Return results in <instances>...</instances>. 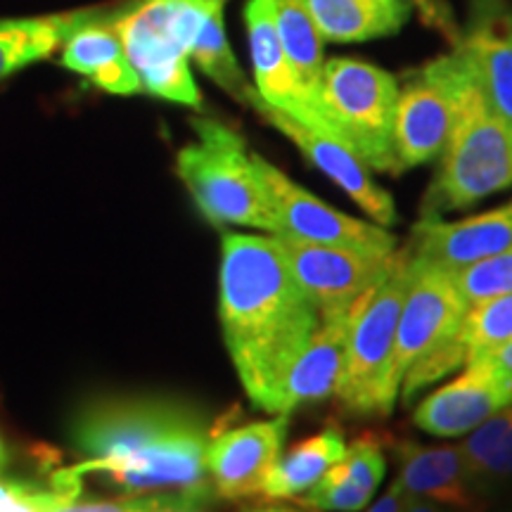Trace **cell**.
I'll return each instance as SVG.
<instances>
[{"mask_svg": "<svg viewBox=\"0 0 512 512\" xmlns=\"http://www.w3.org/2000/svg\"><path fill=\"white\" fill-rule=\"evenodd\" d=\"M219 313L230 361L249 401L273 413L287 370L320 323L316 304L294 280L275 235L223 233Z\"/></svg>", "mask_w": 512, "mask_h": 512, "instance_id": "1", "label": "cell"}, {"mask_svg": "<svg viewBox=\"0 0 512 512\" xmlns=\"http://www.w3.org/2000/svg\"><path fill=\"white\" fill-rule=\"evenodd\" d=\"M207 420L183 403L114 399L76 415L72 444L83 463L69 477L88 472L128 494L183 496L202 508L216 494L207 472Z\"/></svg>", "mask_w": 512, "mask_h": 512, "instance_id": "2", "label": "cell"}, {"mask_svg": "<svg viewBox=\"0 0 512 512\" xmlns=\"http://www.w3.org/2000/svg\"><path fill=\"white\" fill-rule=\"evenodd\" d=\"M197 143L178 152L176 171L202 216L214 226H247L278 235V219L268 190L233 128L209 117H195Z\"/></svg>", "mask_w": 512, "mask_h": 512, "instance_id": "3", "label": "cell"}, {"mask_svg": "<svg viewBox=\"0 0 512 512\" xmlns=\"http://www.w3.org/2000/svg\"><path fill=\"white\" fill-rule=\"evenodd\" d=\"M219 5L223 0H138L112 19L145 93L202 107L190 53L209 12Z\"/></svg>", "mask_w": 512, "mask_h": 512, "instance_id": "4", "label": "cell"}, {"mask_svg": "<svg viewBox=\"0 0 512 512\" xmlns=\"http://www.w3.org/2000/svg\"><path fill=\"white\" fill-rule=\"evenodd\" d=\"M439 159L422 216L463 211L512 188V124L486 102L475 79L460 100L456 124Z\"/></svg>", "mask_w": 512, "mask_h": 512, "instance_id": "5", "label": "cell"}, {"mask_svg": "<svg viewBox=\"0 0 512 512\" xmlns=\"http://www.w3.org/2000/svg\"><path fill=\"white\" fill-rule=\"evenodd\" d=\"M413 280V249L396 252V261L375 287L349 311L347 358L335 396L358 415H389L399 394L389 387L396 330Z\"/></svg>", "mask_w": 512, "mask_h": 512, "instance_id": "6", "label": "cell"}, {"mask_svg": "<svg viewBox=\"0 0 512 512\" xmlns=\"http://www.w3.org/2000/svg\"><path fill=\"white\" fill-rule=\"evenodd\" d=\"M323 110L332 133L354 147L368 169L399 176L394 150L399 81L377 64L332 57L323 67Z\"/></svg>", "mask_w": 512, "mask_h": 512, "instance_id": "7", "label": "cell"}, {"mask_svg": "<svg viewBox=\"0 0 512 512\" xmlns=\"http://www.w3.org/2000/svg\"><path fill=\"white\" fill-rule=\"evenodd\" d=\"M472 79L475 74L458 48L422 64L399 86L394 150L401 174L441 157Z\"/></svg>", "mask_w": 512, "mask_h": 512, "instance_id": "8", "label": "cell"}, {"mask_svg": "<svg viewBox=\"0 0 512 512\" xmlns=\"http://www.w3.org/2000/svg\"><path fill=\"white\" fill-rule=\"evenodd\" d=\"M299 287L316 304L320 318L349 313L358 299L392 271L396 252L313 245L275 235Z\"/></svg>", "mask_w": 512, "mask_h": 512, "instance_id": "9", "label": "cell"}, {"mask_svg": "<svg viewBox=\"0 0 512 512\" xmlns=\"http://www.w3.org/2000/svg\"><path fill=\"white\" fill-rule=\"evenodd\" d=\"M264 185L271 197L275 219H278V235L292 240L313 242V245L351 247L366 252H396V238L380 223H368L344 214L292 178H287L278 166L254 155Z\"/></svg>", "mask_w": 512, "mask_h": 512, "instance_id": "10", "label": "cell"}, {"mask_svg": "<svg viewBox=\"0 0 512 512\" xmlns=\"http://www.w3.org/2000/svg\"><path fill=\"white\" fill-rule=\"evenodd\" d=\"M470 306L456 285V275L413 254V280L396 330L389 387L399 394L403 375L422 354L458 335Z\"/></svg>", "mask_w": 512, "mask_h": 512, "instance_id": "11", "label": "cell"}, {"mask_svg": "<svg viewBox=\"0 0 512 512\" xmlns=\"http://www.w3.org/2000/svg\"><path fill=\"white\" fill-rule=\"evenodd\" d=\"M245 102L249 107H254V110L259 112V117L266 119L275 131H280L285 138H290L292 143L302 150V155L309 159L316 169L323 171L337 188L347 192L351 200L366 211L375 223L389 228L399 221L392 195H389L382 185H377L373 181L368 164L356 155V150L347 143V140L332 136V133L313 131V128L299 124L297 119L287 117L285 112L266 105V102L256 95L254 86L252 91L247 93Z\"/></svg>", "mask_w": 512, "mask_h": 512, "instance_id": "12", "label": "cell"}, {"mask_svg": "<svg viewBox=\"0 0 512 512\" xmlns=\"http://www.w3.org/2000/svg\"><path fill=\"white\" fill-rule=\"evenodd\" d=\"M512 403V375L489 358L465 363V370L427 399L413 413L415 427L432 437L453 439L470 434L486 418Z\"/></svg>", "mask_w": 512, "mask_h": 512, "instance_id": "13", "label": "cell"}, {"mask_svg": "<svg viewBox=\"0 0 512 512\" xmlns=\"http://www.w3.org/2000/svg\"><path fill=\"white\" fill-rule=\"evenodd\" d=\"M285 437L287 415L211 434L204 458L216 496L226 501L264 496V486L278 465Z\"/></svg>", "mask_w": 512, "mask_h": 512, "instance_id": "14", "label": "cell"}, {"mask_svg": "<svg viewBox=\"0 0 512 512\" xmlns=\"http://www.w3.org/2000/svg\"><path fill=\"white\" fill-rule=\"evenodd\" d=\"M413 240L418 259L451 273L463 271L512 247V200L460 221L422 216L413 228Z\"/></svg>", "mask_w": 512, "mask_h": 512, "instance_id": "15", "label": "cell"}, {"mask_svg": "<svg viewBox=\"0 0 512 512\" xmlns=\"http://www.w3.org/2000/svg\"><path fill=\"white\" fill-rule=\"evenodd\" d=\"M399 475L408 496L427 498L451 512H484L489 505L467 470L460 444L422 446L415 441H394Z\"/></svg>", "mask_w": 512, "mask_h": 512, "instance_id": "16", "label": "cell"}, {"mask_svg": "<svg viewBox=\"0 0 512 512\" xmlns=\"http://www.w3.org/2000/svg\"><path fill=\"white\" fill-rule=\"evenodd\" d=\"M458 48L486 102L512 124V8L508 0H472Z\"/></svg>", "mask_w": 512, "mask_h": 512, "instance_id": "17", "label": "cell"}, {"mask_svg": "<svg viewBox=\"0 0 512 512\" xmlns=\"http://www.w3.org/2000/svg\"><path fill=\"white\" fill-rule=\"evenodd\" d=\"M245 22L249 34V53H252L254 91L266 105L285 112L299 124L325 131L320 119L306 102L304 93L287 62L285 48L280 43L278 27H275V3L273 0H249L245 8Z\"/></svg>", "mask_w": 512, "mask_h": 512, "instance_id": "18", "label": "cell"}, {"mask_svg": "<svg viewBox=\"0 0 512 512\" xmlns=\"http://www.w3.org/2000/svg\"><path fill=\"white\" fill-rule=\"evenodd\" d=\"M347 335L349 313L320 318L309 344L280 384L273 415H287L306 403H318L335 396L337 384L342 380L344 358H347Z\"/></svg>", "mask_w": 512, "mask_h": 512, "instance_id": "19", "label": "cell"}, {"mask_svg": "<svg viewBox=\"0 0 512 512\" xmlns=\"http://www.w3.org/2000/svg\"><path fill=\"white\" fill-rule=\"evenodd\" d=\"M384 472L387 460L380 437L363 434L347 446L344 458L332 465L313 489L297 498V503L320 512H361L380 489Z\"/></svg>", "mask_w": 512, "mask_h": 512, "instance_id": "20", "label": "cell"}, {"mask_svg": "<svg viewBox=\"0 0 512 512\" xmlns=\"http://www.w3.org/2000/svg\"><path fill=\"white\" fill-rule=\"evenodd\" d=\"M62 67L86 76L112 95H136L143 91L136 69L128 62L126 48L112 22L93 19L62 46Z\"/></svg>", "mask_w": 512, "mask_h": 512, "instance_id": "21", "label": "cell"}, {"mask_svg": "<svg viewBox=\"0 0 512 512\" xmlns=\"http://www.w3.org/2000/svg\"><path fill=\"white\" fill-rule=\"evenodd\" d=\"M330 43H366L399 34L411 19L408 0H304Z\"/></svg>", "mask_w": 512, "mask_h": 512, "instance_id": "22", "label": "cell"}, {"mask_svg": "<svg viewBox=\"0 0 512 512\" xmlns=\"http://www.w3.org/2000/svg\"><path fill=\"white\" fill-rule=\"evenodd\" d=\"M275 3V27H278L280 43H283L287 62H290L299 91L304 93L313 114L332 133V126L323 110V36L313 22L304 0H273ZM335 136V133H332Z\"/></svg>", "mask_w": 512, "mask_h": 512, "instance_id": "23", "label": "cell"}, {"mask_svg": "<svg viewBox=\"0 0 512 512\" xmlns=\"http://www.w3.org/2000/svg\"><path fill=\"white\" fill-rule=\"evenodd\" d=\"M95 17H98V10L0 19V79L29 67V64L46 60Z\"/></svg>", "mask_w": 512, "mask_h": 512, "instance_id": "24", "label": "cell"}, {"mask_svg": "<svg viewBox=\"0 0 512 512\" xmlns=\"http://www.w3.org/2000/svg\"><path fill=\"white\" fill-rule=\"evenodd\" d=\"M344 453H347V441L339 427H328L313 434L302 444L290 448L285 456H280L264 486V496L271 501H280V498L297 501L323 479L332 465L344 458Z\"/></svg>", "mask_w": 512, "mask_h": 512, "instance_id": "25", "label": "cell"}, {"mask_svg": "<svg viewBox=\"0 0 512 512\" xmlns=\"http://www.w3.org/2000/svg\"><path fill=\"white\" fill-rule=\"evenodd\" d=\"M472 482L489 498L512 484V403L460 441Z\"/></svg>", "mask_w": 512, "mask_h": 512, "instance_id": "26", "label": "cell"}, {"mask_svg": "<svg viewBox=\"0 0 512 512\" xmlns=\"http://www.w3.org/2000/svg\"><path fill=\"white\" fill-rule=\"evenodd\" d=\"M190 60L209 76L216 86L228 91L233 98L245 102L247 93L252 91L245 74H242L238 57L230 48L226 27H223V5L209 12L207 22L202 24L200 36H197L195 46H192Z\"/></svg>", "mask_w": 512, "mask_h": 512, "instance_id": "27", "label": "cell"}, {"mask_svg": "<svg viewBox=\"0 0 512 512\" xmlns=\"http://www.w3.org/2000/svg\"><path fill=\"white\" fill-rule=\"evenodd\" d=\"M460 339L467 349V361H477L512 339V292L484 299L467 309Z\"/></svg>", "mask_w": 512, "mask_h": 512, "instance_id": "28", "label": "cell"}, {"mask_svg": "<svg viewBox=\"0 0 512 512\" xmlns=\"http://www.w3.org/2000/svg\"><path fill=\"white\" fill-rule=\"evenodd\" d=\"M79 498V479L55 475L53 486L0 475V512H55Z\"/></svg>", "mask_w": 512, "mask_h": 512, "instance_id": "29", "label": "cell"}, {"mask_svg": "<svg viewBox=\"0 0 512 512\" xmlns=\"http://www.w3.org/2000/svg\"><path fill=\"white\" fill-rule=\"evenodd\" d=\"M456 275V285L463 294L465 304H479L484 299L501 297L512 292V247L505 252L477 261Z\"/></svg>", "mask_w": 512, "mask_h": 512, "instance_id": "30", "label": "cell"}, {"mask_svg": "<svg viewBox=\"0 0 512 512\" xmlns=\"http://www.w3.org/2000/svg\"><path fill=\"white\" fill-rule=\"evenodd\" d=\"M195 512L197 508L188 498L169 496V494H140L131 498H119V501H69L55 512Z\"/></svg>", "mask_w": 512, "mask_h": 512, "instance_id": "31", "label": "cell"}, {"mask_svg": "<svg viewBox=\"0 0 512 512\" xmlns=\"http://www.w3.org/2000/svg\"><path fill=\"white\" fill-rule=\"evenodd\" d=\"M406 501H408L406 489H403V484L399 482V479H394V482L389 484V489L384 491V494L377 498V501L370 505L366 512H403V508H406Z\"/></svg>", "mask_w": 512, "mask_h": 512, "instance_id": "32", "label": "cell"}, {"mask_svg": "<svg viewBox=\"0 0 512 512\" xmlns=\"http://www.w3.org/2000/svg\"><path fill=\"white\" fill-rule=\"evenodd\" d=\"M482 358H489V361L494 363V366H498L501 370H505V373L512 375V339H510V342L501 344V347H498V349L489 351V354L482 356Z\"/></svg>", "mask_w": 512, "mask_h": 512, "instance_id": "33", "label": "cell"}, {"mask_svg": "<svg viewBox=\"0 0 512 512\" xmlns=\"http://www.w3.org/2000/svg\"><path fill=\"white\" fill-rule=\"evenodd\" d=\"M403 512H451V510H446L444 505H439V503L427 501V498L408 496L406 508H403Z\"/></svg>", "mask_w": 512, "mask_h": 512, "instance_id": "34", "label": "cell"}, {"mask_svg": "<svg viewBox=\"0 0 512 512\" xmlns=\"http://www.w3.org/2000/svg\"><path fill=\"white\" fill-rule=\"evenodd\" d=\"M5 463H8V451H5L3 441H0V465H5Z\"/></svg>", "mask_w": 512, "mask_h": 512, "instance_id": "35", "label": "cell"}, {"mask_svg": "<svg viewBox=\"0 0 512 512\" xmlns=\"http://www.w3.org/2000/svg\"><path fill=\"white\" fill-rule=\"evenodd\" d=\"M252 512H287L283 508H261V510H252Z\"/></svg>", "mask_w": 512, "mask_h": 512, "instance_id": "36", "label": "cell"}, {"mask_svg": "<svg viewBox=\"0 0 512 512\" xmlns=\"http://www.w3.org/2000/svg\"><path fill=\"white\" fill-rule=\"evenodd\" d=\"M176 512H185V510H176Z\"/></svg>", "mask_w": 512, "mask_h": 512, "instance_id": "37", "label": "cell"}, {"mask_svg": "<svg viewBox=\"0 0 512 512\" xmlns=\"http://www.w3.org/2000/svg\"><path fill=\"white\" fill-rule=\"evenodd\" d=\"M287 512H294V510H287Z\"/></svg>", "mask_w": 512, "mask_h": 512, "instance_id": "38", "label": "cell"}]
</instances>
